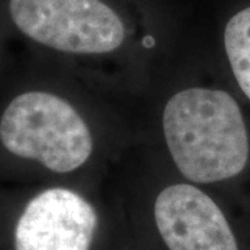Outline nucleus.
Here are the masks:
<instances>
[{
  "mask_svg": "<svg viewBox=\"0 0 250 250\" xmlns=\"http://www.w3.org/2000/svg\"><path fill=\"white\" fill-rule=\"evenodd\" d=\"M96 210L80 193L50 188L32 197L14 229L16 250H89Z\"/></svg>",
  "mask_w": 250,
  "mask_h": 250,
  "instance_id": "20e7f679",
  "label": "nucleus"
},
{
  "mask_svg": "<svg viewBox=\"0 0 250 250\" xmlns=\"http://www.w3.org/2000/svg\"><path fill=\"white\" fill-rule=\"evenodd\" d=\"M154 220L170 250H239L220 206L195 185L164 188L154 202Z\"/></svg>",
  "mask_w": 250,
  "mask_h": 250,
  "instance_id": "39448f33",
  "label": "nucleus"
},
{
  "mask_svg": "<svg viewBox=\"0 0 250 250\" xmlns=\"http://www.w3.org/2000/svg\"><path fill=\"white\" fill-rule=\"evenodd\" d=\"M163 132L177 170L195 184L233 181L250 168V129L231 92L192 86L163 110Z\"/></svg>",
  "mask_w": 250,
  "mask_h": 250,
  "instance_id": "f257e3e1",
  "label": "nucleus"
},
{
  "mask_svg": "<svg viewBox=\"0 0 250 250\" xmlns=\"http://www.w3.org/2000/svg\"><path fill=\"white\" fill-rule=\"evenodd\" d=\"M9 10L24 35L59 52L106 54L124 43L121 18L102 0H10Z\"/></svg>",
  "mask_w": 250,
  "mask_h": 250,
  "instance_id": "7ed1b4c3",
  "label": "nucleus"
},
{
  "mask_svg": "<svg viewBox=\"0 0 250 250\" xmlns=\"http://www.w3.org/2000/svg\"><path fill=\"white\" fill-rule=\"evenodd\" d=\"M0 142L20 159L67 174L82 167L93 153V136L68 100L46 90L20 93L0 118Z\"/></svg>",
  "mask_w": 250,
  "mask_h": 250,
  "instance_id": "f03ea898",
  "label": "nucleus"
}]
</instances>
